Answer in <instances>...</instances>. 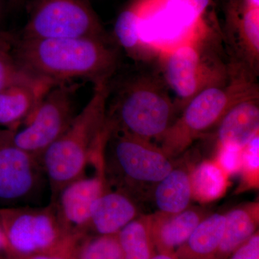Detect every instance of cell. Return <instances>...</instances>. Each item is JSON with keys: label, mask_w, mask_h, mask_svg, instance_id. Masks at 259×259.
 Returning <instances> with one entry per match:
<instances>
[{"label": "cell", "mask_w": 259, "mask_h": 259, "mask_svg": "<svg viewBox=\"0 0 259 259\" xmlns=\"http://www.w3.org/2000/svg\"><path fill=\"white\" fill-rule=\"evenodd\" d=\"M123 259H151L156 253L150 214L138 216L118 233Z\"/></svg>", "instance_id": "7402d4cb"}, {"label": "cell", "mask_w": 259, "mask_h": 259, "mask_svg": "<svg viewBox=\"0 0 259 259\" xmlns=\"http://www.w3.org/2000/svg\"><path fill=\"white\" fill-rule=\"evenodd\" d=\"M56 85H15L0 92V127L16 131Z\"/></svg>", "instance_id": "2e32d148"}, {"label": "cell", "mask_w": 259, "mask_h": 259, "mask_svg": "<svg viewBox=\"0 0 259 259\" xmlns=\"http://www.w3.org/2000/svg\"><path fill=\"white\" fill-rule=\"evenodd\" d=\"M5 0H0V26L2 25V23H3L5 15Z\"/></svg>", "instance_id": "d6a6232c"}, {"label": "cell", "mask_w": 259, "mask_h": 259, "mask_svg": "<svg viewBox=\"0 0 259 259\" xmlns=\"http://www.w3.org/2000/svg\"><path fill=\"white\" fill-rule=\"evenodd\" d=\"M241 180L236 194L258 190L259 187V134L248 143L242 151L239 172Z\"/></svg>", "instance_id": "d4e9b609"}, {"label": "cell", "mask_w": 259, "mask_h": 259, "mask_svg": "<svg viewBox=\"0 0 259 259\" xmlns=\"http://www.w3.org/2000/svg\"><path fill=\"white\" fill-rule=\"evenodd\" d=\"M22 259H75V257L74 252H69V253H44V254L32 255V256Z\"/></svg>", "instance_id": "83f0119b"}, {"label": "cell", "mask_w": 259, "mask_h": 259, "mask_svg": "<svg viewBox=\"0 0 259 259\" xmlns=\"http://www.w3.org/2000/svg\"><path fill=\"white\" fill-rule=\"evenodd\" d=\"M0 226L8 243V259L74 252L80 240L66 231L52 202L44 207L0 208Z\"/></svg>", "instance_id": "8992f818"}, {"label": "cell", "mask_w": 259, "mask_h": 259, "mask_svg": "<svg viewBox=\"0 0 259 259\" xmlns=\"http://www.w3.org/2000/svg\"><path fill=\"white\" fill-rule=\"evenodd\" d=\"M211 28L207 23L202 24L190 39L160 57L163 81L177 97L178 111L204 89L226 84L231 78V68L210 42L215 35Z\"/></svg>", "instance_id": "3957f363"}, {"label": "cell", "mask_w": 259, "mask_h": 259, "mask_svg": "<svg viewBox=\"0 0 259 259\" xmlns=\"http://www.w3.org/2000/svg\"><path fill=\"white\" fill-rule=\"evenodd\" d=\"M139 15L132 1L121 11L114 26V36L117 45L136 60H146L153 54L149 46L141 38Z\"/></svg>", "instance_id": "44dd1931"}, {"label": "cell", "mask_w": 259, "mask_h": 259, "mask_svg": "<svg viewBox=\"0 0 259 259\" xmlns=\"http://www.w3.org/2000/svg\"><path fill=\"white\" fill-rule=\"evenodd\" d=\"M230 177L214 160H204L190 170L192 198L200 204L218 200L226 194Z\"/></svg>", "instance_id": "ffe728a7"}, {"label": "cell", "mask_w": 259, "mask_h": 259, "mask_svg": "<svg viewBox=\"0 0 259 259\" xmlns=\"http://www.w3.org/2000/svg\"><path fill=\"white\" fill-rule=\"evenodd\" d=\"M7 254H8V243H7L4 231L0 226V256H5L7 258Z\"/></svg>", "instance_id": "f1b7e54d"}, {"label": "cell", "mask_w": 259, "mask_h": 259, "mask_svg": "<svg viewBox=\"0 0 259 259\" xmlns=\"http://www.w3.org/2000/svg\"><path fill=\"white\" fill-rule=\"evenodd\" d=\"M12 51L24 69L59 84L76 78L109 81L119 63L117 47L98 37H14Z\"/></svg>", "instance_id": "6da1fadb"}, {"label": "cell", "mask_w": 259, "mask_h": 259, "mask_svg": "<svg viewBox=\"0 0 259 259\" xmlns=\"http://www.w3.org/2000/svg\"><path fill=\"white\" fill-rule=\"evenodd\" d=\"M13 8H20L26 3L27 0H5Z\"/></svg>", "instance_id": "1f68e13d"}, {"label": "cell", "mask_w": 259, "mask_h": 259, "mask_svg": "<svg viewBox=\"0 0 259 259\" xmlns=\"http://www.w3.org/2000/svg\"><path fill=\"white\" fill-rule=\"evenodd\" d=\"M14 35L0 47V92L15 85H57L51 80L38 77L24 69L12 51Z\"/></svg>", "instance_id": "603a6c76"}, {"label": "cell", "mask_w": 259, "mask_h": 259, "mask_svg": "<svg viewBox=\"0 0 259 259\" xmlns=\"http://www.w3.org/2000/svg\"><path fill=\"white\" fill-rule=\"evenodd\" d=\"M23 38L90 37L110 40L90 0H28Z\"/></svg>", "instance_id": "52a82bcc"}, {"label": "cell", "mask_w": 259, "mask_h": 259, "mask_svg": "<svg viewBox=\"0 0 259 259\" xmlns=\"http://www.w3.org/2000/svg\"><path fill=\"white\" fill-rule=\"evenodd\" d=\"M112 164L128 183L157 184L174 168L152 141L112 129Z\"/></svg>", "instance_id": "30bf717a"}, {"label": "cell", "mask_w": 259, "mask_h": 259, "mask_svg": "<svg viewBox=\"0 0 259 259\" xmlns=\"http://www.w3.org/2000/svg\"><path fill=\"white\" fill-rule=\"evenodd\" d=\"M93 163L96 168L94 176L83 175L70 182L51 202L66 231L79 239L89 234L94 204L107 189L105 157L100 155Z\"/></svg>", "instance_id": "8fae6325"}, {"label": "cell", "mask_w": 259, "mask_h": 259, "mask_svg": "<svg viewBox=\"0 0 259 259\" xmlns=\"http://www.w3.org/2000/svg\"><path fill=\"white\" fill-rule=\"evenodd\" d=\"M169 91L163 79L153 75L127 81L119 91L113 114L107 116L112 129L160 141L178 111Z\"/></svg>", "instance_id": "5b68a950"}, {"label": "cell", "mask_w": 259, "mask_h": 259, "mask_svg": "<svg viewBox=\"0 0 259 259\" xmlns=\"http://www.w3.org/2000/svg\"><path fill=\"white\" fill-rule=\"evenodd\" d=\"M226 226L225 214H209L199 223L190 238L177 248L180 259H214Z\"/></svg>", "instance_id": "ac0fdd59"}, {"label": "cell", "mask_w": 259, "mask_h": 259, "mask_svg": "<svg viewBox=\"0 0 259 259\" xmlns=\"http://www.w3.org/2000/svg\"><path fill=\"white\" fill-rule=\"evenodd\" d=\"M190 173L184 167H174L156 184L154 197L160 212L175 214L190 207L192 199Z\"/></svg>", "instance_id": "d6986e66"}, {"label": "cell", "mask_w": 259, "mask_h": 259, "mask_svg": "<svg viewBox=\"0 0 259 259\" xmlns=\"http://www.w3.org/2000/svg\"><path fill=\"white\" fill-rule=\"evenodd\" d=\"M258 94L243 99L218 124V146L243 148L259 134Z\"/></svg>", "instance_id": "5bb4252c"}, {"label": "cell", "mask_w": 259, "mask_h": 259, "mask_svg": "<svg viewBox=\"0 0 259 259\" xmlns=\"http://www.w3.org/2000/svg\"><path fill=\"white\" fill-rule=\"evenodd\" d=\"M151 259H180L175 253H157Z\"/></svg>", "instance_id": "f546056e"}, {"label": "cell", "mask_w": 259, "mask_h": 259, "mask_svg": "<svg viewBox=\"0 0 259 259\" xmlns=\"http://www.w3.org/2000/svg\"><path fill=\"white\" fill-rule=\"evenodd\" d=\"M74 255L75 259H123L117 233L86 235L75 246Z\"/></svg>", "instance_id": "cb8c5ba5"}, {"label": "cell", "mask_w": 259, "mask_h": 259, "mask_svg": "<svg viewBox=\"0 0 259 259\" xmlns=\"http://www.w3.org/2000/svg\"><path fill=\"white\" fill-rule=\"evenodd\" d=\"M226 259H259L258 231Z\"/></svg>", "instance_id": "4316f807"}, {"label": "cell", "mask_w": 259, "mask_h": 259, "mask_svg": "<svg viewBox=\"0 0 259 259\" xmlns=\"http://www.w3.org/2000/svg\"><path fill=\"white\" fill-rule=\"evenodd\" d=\"M243 148L232 146H218L214 161L223 171L231 177L239 175L242 162Z\"/></svg>", "instance_id": "484cf974"}, {"label": "cell", "mask_w": 259, "mask_h": 259, "mask_svg": "<svg viewBox=\"0 0 259 259\" xmlns=\"http://www.w3.org/2000/svg\"><path fill=\"white\" fill-rule=\"evenodd\" d=\"M228 23L238 40L244 66L256 72L259 59V8L245 5L242 0H230Z\"/></svg>", "instance_id": "9a60e30c"}, {"label": "cell", "mask_w": 259, "mask_h": 259, "mask_svg": "<svg viewBox=\"0 0 259 259\" xmlns=\"http://www.w3.org/2000/svg\"><path fill=\"white\" fill-rule=\"evenodd\" d=\"M209 214L205 209L199 207H188L175 214L158 211L150 214L151 233L156 252L175 253Z\"/></svg>", "instance_id": "7c38bea8"}, {"label": "cell", "mask_w": 259, "mask_h": 259, "mask_svg": "<svg viewBox=\"0 0 259 259\" xmlns=\"http://www.w3.org/2000/svg\"><path fill=\"white\" fill-rule=\"evenodd\" d=\"M109 81L95 83L93 96L68 128L40 157L51 202L65 186L85 175L99 140L108 125Z\"/></svg>", "instance_id": "7a4b0ae2"}, {"label": "cell", "mask_w": 259, "mask_h": 259, "mask_svg": "<svg viewBox=\"0 0 259 259\" xmlns=\"http://www.w3.org/2000/svg\"><path fill=\"white\" fill-rule=\"evenodd\" d=\"M137 217V207L128 194L107 188L94 204L90 231L96 235L117 234Z\"/></svg>", "instance_id": "4fadbf2b"}, {"label": "cell", "mask_w": 259, "mask_h": 259, "mask_svg": "<svg viewBox=\"0 0 259 259\" xmlns=\"http://www.w3.org/2000/svg\"><path fill=\"white\" fill-rule=\"evenodd\" d=\"M73 87L65 83L49 90L23 123L20 130L12 131V140L19 148L40 159L68 128L75 117Z\"/></svg>", "instance_id": "ba28073f"}, {"label": "cell", "mask_w": 259, "mask_h": 259, "mask_svg": "<svg viewBox=\"0 0 259 259\" xmlns=\"http://www.w3.org/2000/svg\"><path fill=\"white\" fill-rule=\"evenodd\" d=\"M232 71L226 84L204 89L194 96L174 121L163 137L162 151L169 158L177 157L190 147L201 135L217 127L233 105L246 97L258 94L253 75L245 69Z\"/></svg>", "instance_id": "277c9868"}, {"label": "cell", "mask_w": 259, "mask_h": 259, "mask_svg": "<svg viewBox=\"0 0 259 259\" xmlns=\"http://www.w3.org/2000/svg\"><path fill=\"white\" fill-rule=\"evenodd\" d=\"M46 182L40 159L13 143L11 130L0 127V202L29 205Z\"/></svg>", "instance_id": "9c48e42d"}, {"label": "cell", "mask_w": 259, "mask_h": 259, "mask_svg": "<svg viewBox=\"0 0 259 259\" xmlns=\"http://www.w3.org/2000/svg\"><path fill=\"white\" fill-rule=\"evenodd\" d=\"M12 37L13 35L9 32L0 31V47L8 42Z\"/></svg>", "instance_id": "4dcf8cb0"}, {"label": "cell", "mask_w": 259, "mask_h": 259, "mask_svg": "<svg viewBox=\"0 0 259 259\" xmlns=\"http://www.w3.org/2000/svg\"><path fill=\"white\" fill-rule=\"evenodd\" d=\"M225 215L224 233L214 259H226L258 231L259 202L241 204Z\"/></svg>", "instance_id": "e0dca14e"}]
</instances>
